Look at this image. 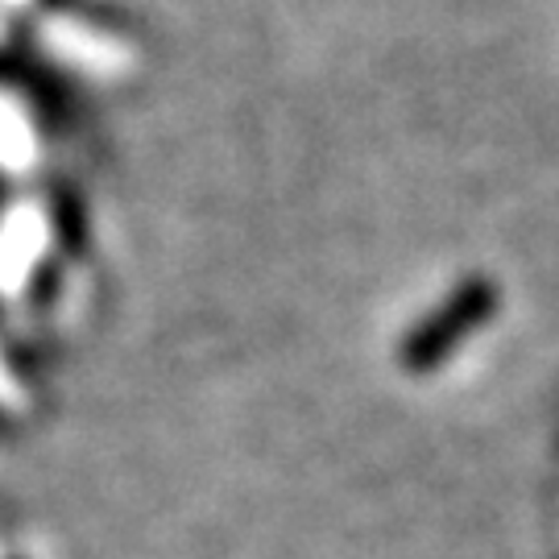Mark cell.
<instances>
[{"label":"cell","instance_id":"6da1fadb","mask_svg":"<svg viewBox=\"0 0 559 559\" xmlns=\"http://www.w3.org/2000/svg\"><path fill=\"white\" fill-rule=\"evenodd\" d=\"M493 307H498V295H493L489 282H468V286H460L456 295L448 299V307L436 311V316L411 336V344H406V365L427 369V365H436L440 357H448L468 328H480V323L493 316Z\"/></svg>","mask_w":559,"mask_h":559}]
</instances>
